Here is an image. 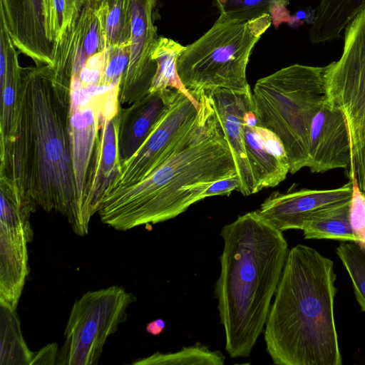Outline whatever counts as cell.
I'll list each match as a JSON object with an SVG mask.
<instances>
[{
  "instance_id": "obj_28",
  "label": "cell",
  "mask_w": 365,
  "mask_h": 365,
  "mask_svg": "<svg viewBox=\"0 0 365 365\" xmlns=\"http://www.w3.org/2000/svg\"><path fill=\"white\" fill-rule=\"evenodd\" d=\"M225 356L200 344L185 347L174 353H155L133 362L135 365H223Z\"/></svg>"
},
{
  "instance_id": "obj_17",
  "label": "cell",
  "mask_w": 365,
  "mask_h": 365,
  "mask_svg": "<svg viewBox=\"0 0 365 365\" xmlns=\"http://www.w3.org/2000/svg\"><path fill=\"white\" fill-rule=\"evenodd\" d=\"M243 134L255 192L279 185L289 173L288 156L279 137L258 125L254 105L245 115Z\"/></svg>"
},
{
  "instance_id": "obj_16",
  "label": "cell",
  "mask_w": 365,
  "mask_h": 365,
  "mask_svg": "<svg viewBox=\"0 0 365 365\" xmlns=\"http://www.w3.org/2000/svg\"><path fill=\"white\" fill-rule=\"evenodd\" d=\"M351 195V180L334 189L303 188L286 193L274 192L257 211L282 232L288 230H302L306 220L314 212L350 200Z\"/></svg>"
},
{
  "instance_id": "obj_37",
  "label": "cell",
  "mask_w": 365,
  "mask_h": 365,
  "mask_svg": "<svg viewBox=\"0 0 365 365\" xmlns=\"http://www.w3.org/2000/svg\"><path fill=\"white\" fill-rule=\"evenodd\" d=\"M98 1L100 0H73V2L78 9H81L83 5L88 2H94Z\"/></svg>"
},
{
  "instance_id": "obj_15",
  "label": "cell",
  "mask_w": 365,
  "mask_h": 365,
  "mask_svg": "<svg viewBox=\"0 0 365 365\" xmlns=\"http://www.w3.org/2000/svg\"><path fill=\"white\" fill-rule=\"evenodd\" d=\"M308 151L307 168L312 173H322L338 168L354 170L346 120L327 96L312 119Z\"/></svg>"
},
{
  "instance_id": "obj_32",
  "label": "cell",
  "mask_w": 365,
  "mask_h": 365,
  "mask_svg": "<svg viewBox=\"0 0 365 365\" xmlns=\"http://www.w3.org/2000/svg\"><path fill=\"white\" fill-rule=\"evenodd\" d=\"M348 178L352 181V195L350 202V223L358 244L365 248V192L358 186L354 170L347 173Z\"/></svg>"
},
{
  "instance_id": "obj_26",
  "label": "cell",
  "mask_w": 365,
  "mask_h": 365,
  "mask_svg": "<svg viewBox=\"0 0 365 365\" xmlns=\"http://www.w3.org/2000/svg\"><path fill=\"white\" fill-rule=\"evenodd\" d=\"M0 364H31L34 353L28 348L16 310L0 306Z\"/></svg>"
},
{
  "instance_id": "obj_6",
  "label": "cell",
  "mask_w": 365,
  "mask_h": 365,
  "mask_svg": "<svg viewBox=\"0 0 365 365\" xmlns=\"http://www.w3.org/2000/svg\"><path fill=\"white\" fill-rule=\"evenodd\" d=\"M272 24L267 14L245 21L219 16L178 57L177 72L187 92L197 101L203 92L248 88L246 68L250 54Z\"/></svg>"
},
{
  "instance_id": "obj_20",
  "label": "cell",
  "mask_w": 365,
  "mask_h": 365,
  "mask_svg": "<svg viewBox=\"0 0 365 365\" xmlns=\"http://www.w3.org/2000/svg\"><path fill=\"white\" fill-rule=\"evenodd\" d=\"M176 91L168 88L148 93L129 107L119 108L117 140L120 165L141 146L167 110Z\"/></svg>"
},
{
  "instance_id": "obj_12",
  "label": "cell",
  "mask_w": 365,
  "mask_h": 365,
  "mask_svg": "<svg viewBox=\"0 0 365 365\" xmlns=\"http://www.w3.org/2000/svg\"><path fill=\"white\" fill-rule=\"evenodd\" d=\"M159 0H130V58L118 93L120 106L133 103L148 93L157 65L151 58L158 39L155 25Z\"/></svg>"
},
{
  "instance_id": "obj_19",
  "label": "cell",
  "mask_w": 365,
  "mask_h": 365,
  "mask_svg": "<svg viewBox=\"0 0 365 365\" xmlns=\"http://www.w3.org/2000/svg\"><path fill=\"white\" fill-rule=\"evenodd\" d=\"M117 133V115L110 119L101 118L83 196L82 217L88 230L91 218L98 212L107 190L120 170Z\"/></svg>"
},
{
  "instance_id": "obj_21",
  "label": "cell",
  "mask_w": 365,
  "mask_h": 365,
  "mask_svg": "<svg viewBox=\"0 0 365 365\" xmlns=\"http://www.w3.org/2000/svg\"><path fill=\"white\" fill-rule=\"evenodd\" d=\"M365 8V0H320L309 31L312 43L338 40L355 16Z\"/></svg>"
},
{
  "instance_id": "obj_9",
  "label": "cell",
  "mask_w": 365,
  "mask_h": 365,
  "mask_svg": "<svg viewBox=\"0 0 365 365\" xmlns=\"http://www.w3.org/2000/svg\"><path fill=\"white\" fill-rule=\"evenodd\" d=\"M0 306L16 310L29 274L27 245L36 205L24 200L15 185L0 176Z\"/></svg>"
},
{
  "instance_id": "obj_30",
  "label": "cell",
  "mask_w": 365,
  "mask_h": 365,
  "mask_svg": "<svg viewBox=\"0 0 365 365\" xmlns=\"http://www.w3.org/2000/svg\"><path fill=\"white\" fill-rule=\"evenodd\" d=\"M46 21L51 41L56 42L78 9L73 0H45Z\"/></svg>"
},
{
  "instance_id": "obj_3",
  "label": "cell",
  "mask_w": 365,
  "mask_h": 365,
  "mask_svg": "<svg viewBox=\"0 0 365 365\" xmlns=\"http://www.w3.org/2000/svg\"><path fill=\"white\" fill-rule=\"evenodd\" d=\"M223 249L215 294L232 358L250 356L264 330L288 254L282 232L257 211L221 230Z\"/></svg>"
},
{
  "instance_id": "obj_23",
  "label": "cell",
  "mask_w": 365,
  "mask_h": 365,
  "mask_svg": "<svg viewBox=\"0 0 365 365\" xmlns=\"http://www.w3.org/2000/svg\"><path fill=\"white\" fill-rule=\"evenodd\" d=\"M185 48V46L170 38H158L151 56L157 68L148 93L171 88L197 101L185 89L177 72V61Z\"/></svg>"
},
{
  "instance_id": "obj_8",
  "label": "cell",
  "mask_w": 365,
  "mask_h": 365,
  "mask_svg": "<svg viewBox=\"0 0 365 365\" xmlns=\"http://www.w3.org/2000/svg\"><path fill=\"white\" fill-rule=\"evenodd\" d=\"M135 299L119 286L85 293L71 308L56 364H97L107 339L126 320L127 309Z\"/></svg>"
},
{
  "instance_id": "obj_27",
  "label": "cell",
  "mask_w": 365,
  "mask_h": 365,
  "mask_svg": "<svg viewBox=\"0 0 365 365\" xmlns=\"http://www.w3.org/2000/svg\"><path fill=\"white\" fill-rule=\"evenodd\" d=\"M292 0H213L220 16L230 20L245 21L269 14L272 20L275 11L288 12L286 6Z\"/></svg>"
},
{
  "instance_id": "obj_31",
  "label": "cell",
  "mask_w": 365,
  "mask_h": 365,
  "mask_svg": "<svg viewBox=\"0 0 365 365\" xmlns=\"http://www.w3.org/2000/svg\"><path fill=\"white\" fill-rule=\"evenodd\" d=\"M130 43L106 49V65L99 86H119L130 58Z\"/></svg>"
},
{
  "instance_id": "obj_5",
  "label": "cell",
  "mask_w": 365,
  "mask_h": 365,
  "mask_svg": "<svg viewBox=\"0 0 365 365\" xmlns=\"http://www.w3.org/2000/svg\"><path fill=\"white\" fill-rule=\"evenodd\" d=\"M324 68L295 63L259 79L252 98L258 125L284 145L294 174L308 166L312 119L326 98Z\"/></svg>"
},
{
  "instance_id": "obj_10",
  "label": "cell",
  "mask_w": 365,
  "mask_h": 365,
  "mask_svg": "<svg viewBox=\"0 0 365 365\" xmlns=\"http://www.w3.org/2000/svg\"><path fill=\"white\" fill-rule=\"evenodd\" d=\"M199 108V101L191 100L177 90L167 110L141 146L121 163L118 175L105 195L143 180L165 162L195 125Z\"/></svg>"
},
{
  "instance_id": "obj_13",
  "label": "cell",
  "mask_w": 365,
  "mask_h": 365,
  "mask_svg": "<svg viewBox=\"0 0 365 365\" xmlns=\"http://www.w3.org/2000/svg\"><path fill=\"white\" fill-rule=\"evenodd\" d=\"M107 48L96 10L83 6L77 11L60 38L54 43V83L71 92V79L78 77L86 61Z\"/></svg>"
},
{
  "instance_id": "obj_34",
  "label": "cell",
  "mask_w": 365,
  "mask_h": 365,
  "mask_svg": "<svg viewBox=\"0 0 365 365\" xmlns=\"http://www.w3.org/2000/svg\"><path fill=\"white\" fill-rule=\"evenodd\" d=\"M240 185L238 175L225 178L212 182L204 192L203 199L216 195H229L233 190H238Z\"/></svg>"
},
{
  "instance_id": "obj_1",
  "label": "cell",
  "mask_w": 365,
  "mask_h": 365,
  "mask_svg": "<svg viewBox=\"0 0 365 365\" xmlns=\"http://www.w3.org/2000/svg\"><path fill=\"white\" fill-rule=\"evenodd\" d=\"M71 92L56 85L48 65L22 68L11 136L0 143V176L21 197L68 219L83 236L71 158Z\"/></svg>"
},
{
  "instance_id": "obj_25",
  "label": "cell",
  "mask_w": 365,
  "mask_h": 365,
  "mask_svg": "<svg viewBox=\"0 0 365 365\" xmlns=\"http://www.w3.org/2000/svg\"><path fill=\"white\" fill-rule=\"evenodd\" d=\"M97 11L107 48L130 43V0H100Z\"/></svg>"
},
{
  "instance_id": "obj_36",
  "label": "cell",
  "mask_w": 365,
  "mask_h": 365,
  "mask_svg": "<svg viewBox=\"0 0 365 365\" xmlns=\"http://www.w3.org/2000/svg\"><path fill=\"white\" fill-rule=\"evenodd\" d=\"M165 322L162 319H158L148 323L145 327L148 333L154 336L160 334L165 328Z\"/></svg>"
},
{
  "instance_id": "obj_24",
  "label": "cell",
  "mask_w": 365,
  "mask_h": 365,
  "mask_svg": "<svg viewBox=\"0 0 365 365\" xmlns=\"http://www.w3.org/2000/svg\"><path fill=\"white\" fill-rule=\"evenodd\" d=\"M21 68L16 47L9 36L5 81L0 90V143L6 141L13 130Z\"/></svg>"
},
{
  "instance_id": "obj_2",
  "label": "cell",
  "mask_w": 365,
  "mask_h": 365,
  "mask_svg": "<svg viewBox=\"0 0 365 365\" xmlns=\"http://www.w3.org/2000/svg\"><path fill=\"white\" fill-rule=\"evenodd\" d=\"M197 101L196 122L176 151L143 180L104 196L103 223L126 231L170 220L203 200L212 182L237 174L210 95Z\"/></svg>"
},
{
  "instance_id": "obj_7",
  "label": "cell",
  "mask_w": 365,
  "mask_h": 365,
  "mask_svg": "<svg viewBox=\"0 0 365 365\" xmlns=\"http://www.w3.org/2000/svg\"><path fill=\"white\" fill-rule=\"evenodd\" d=\"M324 68L326 96L345 117L353 168L365 192V8L345 29L340 58Z\"/></svg>"
},
{
  "instance_id": "obj_14",
  "label": "cell",
  "mask_w": 365,
  "mask_h": 365,
  "mask_svg": "<svg viewBox=\"0 0 365 365\" xmlns=\"http://www.w3.org/2000/svg\"><path fill=\"white\" fill-rule=\"evenodd\" d=\"M0 24L13 44L36 66L53 64L45 0H0Z\"/></svg>"
},
{
  "instance_id": "obj_18",
  "label": "cell",
  "mask_w": 365,
  "mask_h": 365,
  "mask_svg": "<svg viewBox=\"0 0 365 365\" xmlns=\"http://www.w3.org/2000/svg\"><path fill=\"white\" fill-rule=\"evenodd\" d=\"M207 93L234 155L240 182L237 191L245 196L255 194V182L247 158L243 134L245 115L254 105L250 87L245 91L217 89Z\"/></svg>"
},
{
  "instance_id": "obj_35",
  "label": "cell",
  "mask_w": 365,
  "mask_h": 365,
  "mask_svg": "<svg viewBox=\"0 0 365 365\" xmlns=\"http://www.w3.org/2000/svg\"><path fill=\"white\" fill-rule=\"evenodd\" d=\"M58 353L56 344H48L38 353L34 354L31 364H56Z\"/></svg>"
},
{
  "instance_id": "obj_22",
  "label": "cell",
  "mask_w": 365,
  "mask_h": 365,
  "mask_svg": "<svg viewBox=\"0 0 365 365\" xmlns=\"http://www.w3.org/2000/svg\"><path fill=\"white\" fill-rule=\"evenodd\" d=\"M350 202L351 200L314 212L302 227L304 238L357 243L358 238L350 223Z\"/></svg>"
},
{
  "instance_id": "obj_29",
  "label": "cell",
  "mask_w": 365,
  "mask_h": 365,
  "mask_svg": "<svg viewBox=\"0 0 365 365\" xmlns=\"http://www.w3.org/2000/svg\"><path fill=\"white\" fill-rule=\"evenodd\" d=\"M336 254L351 278L361 309L365 312V248L354 242H342Z\"/></svg>"
},
{
  "instance_id": "obj_11",
  "label": "cell",
  "mask_w": 365,
  "mask_h": 365,
  "mask_svg": "<svg viewBox=\"0 0 365 365\" xmlns=\"http://www.w3.org/2000/svg\"><path fill=\"white\" fill-rule=\"evenodd\" d=\"M109 97L110 91L98 95L83 88L78 77L71 79L69 113L71 158L78 210L85 235L88 230L82 217L83 190L99 134L103 110Z\"/></svg>"
},
{
  "instance_id": "obj_33",
  "label": "cell",
  "mask_w": 365,
  "mask_h": 365,
  "mask_svg": "<svg viewBox=\"0 0 365 365\" xmlns=\"http://www.w3.org/2000/svg\"><path fill=\"white\" fill-rule=\"evenodd\" d=\"M106 49L93 54L86 61L78 76L82 87L99 86L106 65Z\"/></svg>"
},
{
  "instance_id": "obj_4",
  "label": "cell",
  "mask_w": 365,
  "mask_h": 365,
  "mask_svg": "<svg viewBox=\"0 0 365 365\" xmlns=\"http://www.w3.org/2000/svg\"><path fill=\"white\" fill-rule=\"evenodd\" d=\"M333 267L311 247L299 244L289 250L264 330L274 364H342L334 317Z\"/></svg>"
}]
</instances>
